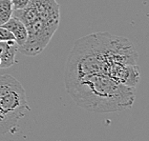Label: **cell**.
I'll list each match as a JSON object with an SVG mask.
<instances>
[{"label":"cell","instance_id":"1","mask_svg":"<svg viewBox=\"0 0 149 141\" xmlns=\"http://www.w3.org/2000/svg\"><path fill=\"white\" fill-rule=\"evenodd\" d=\"M65 80L66 90L80 108L94 113H114L130 109L136 88L125 86L106 73H87Z\"/></svg>","mask_w":149,"mask_h":141},{"label":"cell","instance_id":"2","mask_svg":"<svg viewBox=\"0 0 149 141\" xmlns=\"http://www.w3.org/2000/svg\"><path fill=\"white\" fill-rule=\"evenodd\" d=\"M13 16L24 23L28 38L18 51L36 56L42 53L59 27L60 6L56 0H30L23 10L13 11Z\"/></svg>","mask_w":149,"mask_h":141},{"label":"cell","instance_id":"3","mask_svg":"<svg viewBox=\"0 0 149 141\" xmlns=\"http://www.w3.org/2000/svg\"><path fill=\"white\" fill-rule=\"evenodd\" d=\"M30 112L25 90L17 79L0 75V133H13Z\"/></svg>","mask_w":149,"mask_h":141},{"label":"cell","instance_id":"4","mask_svg":"<svg viewBox=\"0 0 149 141\" xmlns=\"http://www.w3.org/2000/svg\"><path fill=\"white\" fill-rule=\"evenodd\" d=\"M3 27L6 28L13 35L15 43L18 45V48L26 43L27 38H28V32H27L26 26L21 20L15 17V16H12L3 25Z\"/></svg>","mask_w":149,"mask_h":141},{"label":"cell","instance_id":"5","mask_svg":"<svg viewBox=\"0 0 149 141\" xmlns=\"http://www.w3.org/2000/svg\"><path fill=\"white\" fill-rule=\"evenodd\" d=\"M18 45L15 41H0V69L9 68L15 63Z\"/></svg>","mask_w":149,"mask_h":141},{"label":"cell","instance_id":"6","mask_svg":"<svg viewBox=\"0 0 149 141\" xmlns=\"http://www.w3.org/2000/svg\"><path fill=\"white\" fill-rule=\"evenodd\" d=\"M11 0H0V26H3L13 16Z\"/></svg>","mask_w":149,"mask_h":141},{"label":"cell","instance_id":"7","mask_svg":"<svg viewBox=\"0 0 149 141\" xmlns=\"http://www.w3.org/2000/svg\"><path fill=\"white\" fill-rule=\"evenodd\" d=\"M0 41H15L13 35L3 26H0Z\"/></svg>","mask_w":149,"mask_h":141},{"label":"cell","instance_id":"8","mask_svg":"<svg viewBox=\"0 0 149 141\" xmlns=\"http://www.w3.org/2000/svg\"><path fill=\"white\" fill-rule=\"evenodd\" d=\"M30 0H11L12 7L13 11H18V10L25 9L29 4Z\"/></svg>","mask_w":149,"mask_h":141}]
</instances>
